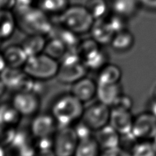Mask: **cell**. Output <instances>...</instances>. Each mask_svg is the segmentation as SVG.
Segmentation results:
<instances>
[{"instance_id":"1","label":"cell","mask_w":156,"mask_h":156,"mask_svg":"<svg viewBox=\"0 0 156 156\" xmlns=\"http://www.w3.org/2000/svg\"><path fill=\"white\" fill-rule=\"evenodd\" d=\"M18 27L27 34H42L49 36L53 23L50 15L38 6L26 9H13Z\"/></svg>"},{"instance_id":"2","label":"cell","mask_w":156,"mask_h":156,"mask_svg":"<svg viewBox=\"0 0 156 156\" xmlns=\"http://www.w3.org/2000/svg\"><path fill=\"white\" fill-rule=\"evenodd\" d=\"M85 104L72 93L58 96L53 102L50 113L54 117L58 126H73L80 120L85 110Z\"/></svg>"},{"instance_id":"3","label":"cell","mask_w":156,"mask_h":156,"mask_svg":"<svg viewBox=\"0 0 156 156\" xmlns=\"http://www.w3.org/2000/svg\"><path fill=\"white\" fill-rule=\"evenodd\" d=\"M94 21L85 5H70L58 15V22L79 35L90 32Z\"/></svg>"},{"instance_id":"4","label":"cell","mask_w":156,"mask_h":156,"mask_svg":"<svg viewBox=\"0 0 156 156\" xmlns=\"http://www.w3.org/2000/svg\"><path fill=\"white\" fill-rule=\"evenodd\" d=\"M59 68V61L44 52L28 57L23 69L32 79L46 82L56 78Z\"/></svg>"},{"instance_id":"5","label":"cell","mask_w":156,"mask_h":156,"mask_svg":"<svg viewBox=\"0 0 156 156\" xmlns=\"http://www.w3.org/2000/svg\"><path fill=\"white\" fill-rule=\"evenodd\" d=\"M79 139L73 126H58L53 135V150L56 156H74Z\"/></svg>"},{"instance_id":"6","label":"cell","mask_w":156,"mask_h":156,"mask_svg":"<svg viewBox=\"0 0 156 156\" xmlns=\"http://www.w3.org/2000/svg\"><path fill=\"white\" fill-rule=\"evenodd\" d=\"M111 112V107L98 101L85 107L82 120L96 132L109 124Z\"/></svg>"},{"instance_id":"7","label":"cell","mask_w":156,"mask_h":156,"mask_svg":"<svg viewBox=\"0 0 156 156\" xmlns=\"http://www.w3.org/2000/svg\"><path fill=\"white\" fill-rule=\"evenodd\" d=\"M131 134L136 140H152L156 136V117L149 111L135 116Z\"/></svg>"},{"instance_id":"8","label":"cell","mask_w":156,"mask_h":156,"mask_svg":"<svg viewBox=\"0 0 156 156\" xmlns=\"http://www.w3.org/2000/svg\"><path fill=\"white\" fill-rule=\"evenodd\" d=\"M11 103L22 117H34L39 113L41 97L30 91H18Z\"/></svg>"},{"instance_id":"9","label":"cell","mask_w":156,"mask_h":156,"mask_svg":"<svg viewBox=\"0 0 156 156\" xmlns=\"http://www.w3.org/2000/svg\"><path fill=\"white\" fill-rule=\"evenodd\" d=\"M0 79L4 82L8 89L18 91H28L31 78L21 68L7 66L0 74Z\"/></svg>"},{"instance_id":"10","label":"cell","mask_w":156,"mask_h":156,"mask_svg":"<svg viewBox=\"0 0 156 156\" xmlns=\"http://www.w3.org/2000/svg\"><path fill=\"white\" fill-rule=\"evenodd\" d=\"M58 129V124L51 113H38L34 116L30 124V134L34 139L53 136Z\"/></svg>"},{"instance_id":"11","label":"cell","mask_w":156,"mask_h":156,"mask_svg":"<svg viewBox=\"0 0 156 156\" xmlns=\"http://www.w3.org/2000/svg\"><path fill=\"white\" fill-rule=\"evenodd\" d=\"M88 69L83 61L59 62V68L56 79L59 82L70 85L86 76Z\"/></svg>"},{"instance_id":"12","label":"cell","mask_w":156,"mask_h":156,"mask_svg":"<svg viewBox=\"0 0 156 156\" xmlns=\"http://www.w3.org/2000/svg\"><path fill=\"white\" fill-rule=\"evenodd\" d=\"M98 82L91 78L85 76L70 85L69 92L82 103L91 102L97 95Z\"/></svg>"},{"instance_id":"13","label":"cell","mask_w":156,"mask_h":156,"mask_svg":"<svg viewBox=\"0 0 156 156\" xmlns=\"http://www.w3.org/2000/svg\"><path fill=\"white\" fill-rule=\"evenodd\" d=\"M135 116L132 111L111 108L110 123L120 136H125L132 132Z\"/></svg>"},{"instance_id":"14","label":"cell","mask_w":156,"mask_h":156,"mask_svg":"<svg viewBox=\"0 0 156 156\" xmlns=\"http://www.w3.org/2000/svg\"><path fill=\"white\" fill-rule=\"evenodd\" d=\"M123 93V87L120 82L115 84L98 83L96 98L98 101L111 108Z\"/></svg>"},{"instance_id":"15","label":"cell","mask_w":156,"mask_h":156,"mask_svg":"<svg viewBox=\"0 0 156 156\" xmlns=\"http://www.w3.org/2000/svg\"><path fill=\"white\" fill-rule=\"evenodd\" d=\"M90 33L91 37L101 46L111 44L113 37L115 34L106 18L95 20L91 27Z\"/></svg>"},{"instance_id":"16","label":"cell","mask_w":156,"mask_h":156,"mask_svg":"<svg viewBox=\"0 0 156 156\" xmlns=\"http://www.w3.org/2000/svg\"><path fill=\"white\" fill-rule=\"evenodd\" d=\"M8 66L21 68L25 65L28 56L21 44H12L8 46L2 51Z\"/></svg>"},{"instance_id":"17","label":"cell","mask_w":156,"mask_h":156,"mask_svg":"<svg viewBox=\"0 0 156 156\" xmlns=\"http://www.w3.org/2000/svg\"><path fill=\"white\" fill-rule=\"evenodd\" d=\"M94 136L101 149H108L120 146L121 136L110 124L96 131Z\"/></svg>"},{"instance_id":"18","label":"cell","mask_w":156,"mask_h":156,"mask_svg":"<svg viewBox=\"0 0 156 156\" xmlns=\"http://www.w3.org/2000/svg\"><path fill=\"white\" fill-rule=\"evenodd\" d=\"M48 37L59 39L68 49L76 48L81 41L79 34L64 27L59 22L57 24H53V28Z\"/></svg>"},{"instance_id":"19","label":"cell","mask_w":156,"mask_h":156,"mask_svg":"<svg viewBox=\"0 0 156 156\" xmlns=\"http://www.w3.org/2000/svg\"><path fill=\"white\" fill-rule=\"evenodd\" d=\"M110 5L112 13L128 20L136 16L140 8L137 0H111Z\"/></svg>"},{"instance_id":"20","label":"cell","mask_w":156,"mask_h":156,"mask_svg":"<svg viewBox=\"0 0 156 156\" xmlns=\"http://www.w3.org/2000/svg\"><path fill=\"white\" fill-rule=\"evenodd\" d=\"M17 27L18 24L13 10L0 9V41L12 37Z\"/></svg>"},{"instance_id":"21","label":"cell","mask_w":156,"mask_h":156,"mask_svg":"<svg viewBox=\"0 0 156 156\" xmlns=\"http://www.w3.org/2000/svg\"><path fill=\"white\" fill-rule=\"evenodd\" d=\"M135 41V36L127 28L116 33L110 45L114 51L126 53L133 47Z\"/></svg>"},{"instance_id":"22","label":"cell","mask_w":156,"mask_h":156,"mask_svg":"<svg viewBox=\"0 0 156 156\" xmlns=\"http://www.w3.org/2000/svg\"><path fill=\"white\" fill-rule=\"evenodd\" d=\"M46 37L47 36L42 34L27 35L21 44L28 57L44 53L47 42Z\"/></svg>"},{"instance_id":"23","label":"cell","mask_w":156,"mask_h":156,"mask_svg":"<svg viewBox=\"0 0 156 156\" xmlns=\"http://www.w3.org/2000/svg\"><path fill=\"white\" fill-rule=\"evenodd\" d=\"M123 72L116 64L108 62L98 72L97 82L100 84H115L120 82Z\"/></svg>"},{"instance_id":"24","label":"cell","mask_w":156,"mask_h":156,"mask_svg":"<svg viewBox=\"0 0 156 156\" xmlns=\"http://www.w3.org/2000/svg\"><path fill=\"white\" fill-rule=\"evenodd\" d=\"M85 6L94 20L105 19L111 13V5L107 0H86Z\"/></svg>"},{"instance_id":"25","label":"cell","mask_w":156,"mask_h":156,"mask_svg":"<svg viewBox=\"0 0 156 156\" xmlns=\"http://www.w3.org/2000/svg\"><path fill=\"white\" fill-rule=\"evenodd\" d=\"M83 62L88 71L98 72L109 62V55L101 47L96 50L83 59Z\"/></svg>"},{"instance_id":"26","label":"cell","mask_w":156,"mask_h":156,"mask_svg":"<svg viewBox=\"0 0 156 156\" xmlns=\"http://www.w3.org/2000/svg\"><path fill=\"white\" fill-rule=\"evenodd\" d=\"M22 116L11 104L0 105V123L16 127L21 121Z\"/></svg>"},{"instance_id":"27","label":"cell","mask_w":156,"mask_h":156,"mask_svg":"<svg viewBox=\"0 0 156 156\" xmlns=\"http://www.w3.org/2000/svg\"><path fill=\"white\" fill-rule=\"evenodd\" d=\"M101 148L95 137L79 142L74 156H99Z\"/></svg>"},{"instance_id":"28","label":"cell","mask_w":156,"mask_h":156,"mask_svg":"<svg viewBox=\"0 0 156 156\" xmlns=\"http://www.w3.org/2000/svg\"><path fill=\"white\" fill-rule=\"evenodd\" d=\"M69 5V0H40L38 2V7L49 15H59Z\"/></svg>"},{"instance_id":"29","label":"cell","mask_w":156,"mask_h":156,"mask_svg":"<svg viewBox=\"0 0 156 156\" xmlns=\"http://www.w3.org/2000/svg\"><path fill=\"white\" fill-rule=\"evenodd\" d=\"M67 50V47L60 40L56 37H50V39L47 40L44 53L53 59L59 61Z\"/></svg>"},{"instance_id":"30","label":"cell","mask_w":156,"mask_h":156,"mask_svg":"<svg viewBox=\"0 0 156 156\" xmlns=\"http://www.w3.org/2000/svg\"><path fill=\"white\" fill-rule=\"evenodd\" d=\"M129 152L133 156H156L152 140H138Z\"/></svg>"},{"instance_id":"31","label":"cell","mask_w":156,"mask_h":156,"mask_svg":"<svg viewBox=\"0 0 156 156\" xmlns=\"http://www.w3.org/2000/svg\"><path fill=\"white\" fill-rule=\"evenodd\" d=\"M101 47V46L98 43L96 42L91 37L81 40L79 45L76 47V50H77L78 53L80 55L81 58H82V61H83V59L87 56L91 54V53L95 51L96 50L99 49Z\"/></svg>"},{"instance_id":"32","label":"cell","mask_w":156,"mask_h":156,"mask_svg":"<svg viewBox=\"0 0 156 156\" xmlns=\"http://www.w3.org/2000/svg\"><path fill=\"white\" fill-rule=\"evenodd\" d=\"M16 132V127L0 123V145L5 148L9 147L15 138Z\"/></svg>"},{"instance_id":"33","label":"cell","mask_w":156,"mask_h":156,"mask_svg":"<svg viewBox=\"0 0 156 156\" xmlns=\"http://www.w3.org/2000/svg\"><path fill=\"white\" fill-rule=\"evenodd\" d=\"M108 24H110L112 30H114V33H117L119 31L127 29V21L128 19L120 16V15H117L111 12L109 16L106 18Z\"/></svg>"},{"instance_id":"34","label":"cell","mask_w":156,"mask_h":156,"mask_svg":"<svg viewBox=\"0 0 156 156\" xmlns=\"http://www.w3.org/2000/svg\"><path fill=\"white\" fill-rule=\"evenodd\" d=\"M73 129H74L75 132H76V136H77L78 139L79 141L84 140H87L91 137H93V133L94 131L89 127L88 124L85 123L83 120L81 119L78 122H76L74 125L73 126Z\"/></svg>"},{"instance_id":"35","label":"cell","mask_w":156,"mask_h":156,"mask_svg":"<svg viewBox=\"0 0 156 156\" xmlns=\"http://www.w3.org/2000/svg\"><path fill=\"white\" fill-rule=\"evenodd\" d=\"M133 107V100L132 98L123 93L116 100V101L114 102V104L112 105L111 108L126 110V111H132Z\"/></svg>"},{"instance_id":"36","label":"cell","mask_w":156,"mask_h":156,"mask_svg":"<svg viewBox=\"0 0 156 156\" xmlns=\"http://www.w3.org/2000/svg\"><path fill=\"white\" fill-rule=\"evenodd\" d=\"M34 145L37 151H44L53 149V136L36 138L34 140Z\"/></svg>"},{"instance_id":"37","label":"cell","mask_w":156,"mask_h":156,"mask_svg":"<svg viewBox=\"0 0 156 156\" xmlns=\"http://www.w3.org/2000/svg\"><path fill=\"white\" fill-rule=\"evenodd\" d=\"M14 153L16 156H36L37 149L34 145V140L23 146Z\"/></svg>"},{"instance_id":"38","label":"cell","mask_w":156,"mask_h":156,"mask_svg":"<svg viewBox=\"0 0 156 156\" xmlns=\"http://www.w3.org/2000/svg\"><path fill=\"white\" fill-rule=\"evenodd\" d=\"M122 148L120 146L114 148H108V149H101L99 156H118L120 155Z\"/></svg>"},{"instance_id":"39","label":"cell","mask_w":156,"mask_h":156,"mask_svg":"<svg viewBox=\"0 0 156 156\" xmlns=\"http://www.w3.org/2000/svg\"><path fill=\"white\" fill-rule=\"evenodd\" d=\"M140 7L147 10L156 12V0H137Z\"/></svg>"},{"instance_id":"40","label":"cell","mask_w":156,"mask_h":156,"mask_svg":"<svg viewBox=\"0 0 156 156\" xmlns=\"http://www.w3.org/2000/svg\"><path fill=\"white\" fill-rule=\"evenodd\" d=\"M36 0H15L16 9H26V8L34 6ZM14 8V9H15Z\"/></svg>"},{"instance_id":"41","label":"cell","mask_w":156,"mask_h":156,"mask_svg":"<svg viewBox=\"0 0 156 156\" xmlns=\"http://www.w3.org/2000/svg\"><path fill=\"white\" fill-rule=\"evenodd\" d=\"M15 7V0H0V9L13 10Z\"/></svg>"},{"instance_id":"42","label":"cell","mask_w":156,"mask_h":156,"mask_svg":"<svg viewBox=\"0 0 156 156\" xmlns=\"http://www.w3.org/2000/svg\"><path fill=\"white\" fill-rule=\"evenodd\" d=\"M147 111H149L152 115H154L156 117V98L152 96L149 103H148Z\"/></svg>"},{"instance_id":"43","label":"cell","mask_w":156,"mask_h":156,"mask_svg":"<svg viewBox=\"0 0 156 156\" xmlns=\"http://www.w3.org/2000/svg\"><path fill=\"white\" fill-rule=\"evenodd\" d=\"M36 156H56L53 149L44 151H37Z\"/></svg>"},{"instance_id":"44","label":"cell","mask_w":156,"mask_h":156,"mask_svg":"<svg viewBox=\"0 0 156 156\" xmlns=\"http://www.w3.org/2000/svg\"><path fill=\"white\" fill-rule=\"evenodd\" d=\"M7 66V63H6L4 56H3L2 52H0V74Z\"/></svg>"},{"instance_id":"45","label":"cell","mask_w":156,"mask_h":156,"mask_svg":"<svg viewBox=\"0 0 156 156\" xmlns=\"http://www.w3.org/2000/svg\"><path fill=\"white\" fill-rule=\"evenodd\" d=\"M8 88L5 85V84L4 82L0 79V98H1L2 96L4 95V94L5 93L6 90Z\"/></svg>"},{"instance_id":"46","label":"cell","mask_w":156,"mask_h":156,"mask_svg":"<svg viewBox=\"0 0 156 156\" xmlns=\"http://www.w3.org/2000/svg\"><path fill=\"white\" fill-rule=\"evenodd\" d=\"M118 156H133V155H132V153L129 152V151L122 149L121 152H120V155H119Z\"/></svg>"},{"instance_id":"47","label":"cell","mask_w":156,"mask_h":156,"mask_svg":"<svg viewBox=\"0 0 156 156\" xmlns=\"http://www.w3.org/2000/svg\"><path fill=\"white\" fill-rule=\"evenodd\" d=\"M0 156H6L5 148L0 145Z\"/></svg>"},{"instance_id":"48","label":"cell","mask_w":156,"mask_h":156,"mask_svg":"<svg viewBox=\"0 0 156 156\" xmlns=\"http://www.w3.org/2000/svg\"><path fill=\"white\" fill-rule=\"evenodd\" d=\"M152 143H153V146H154V148H155V152H156V136L155 137H154L153 140H152Z\"/></svg>"},{"instance_id":"49","label":"cell","mask_w":156,"mask_h":156,"mask_svg":"<svg viewBox=\"0 0 156 156\" xmlns=\"http://www.w3.org/2000/svg\"><path fill=\"white\" fill-rule=\"evenodd\" d=\"M152 97L156 98V85L155 86V88H154L153 91H152Z\"/></svg>"}]
</instances>
